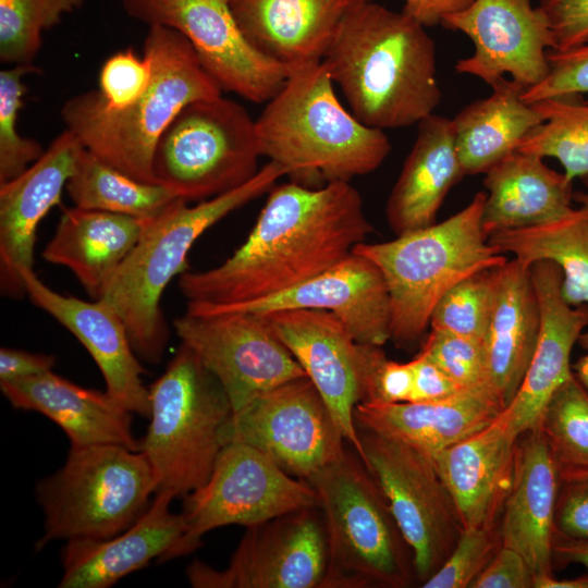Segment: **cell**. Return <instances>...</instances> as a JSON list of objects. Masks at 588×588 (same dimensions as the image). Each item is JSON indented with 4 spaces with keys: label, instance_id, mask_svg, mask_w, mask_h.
<instances>
[{
    "label": "cell",
    "instance_id": "41",
    "mask_svg": "<svg viewBox=\"0 0 588 588\" xmlns=\"http://www.w3.org/2000/svg\"><path fill=\"white\" fill-rule=\"evenodd\" d=\"M419 352L461 388H491L483 341L431 329Z\"/></svg>",
    "mask_w": 588,
    "mask_h": 588
},
{
    "label": "cell",
    "instance_id": "3",
    "mask_svg": "<svg viewBox=\"0 0 588 588\" xmlns=\"http://www.w3.org/2000/svg\"><path fill=\"white\" fill-rule=\"evenodd\" d=\"M256 132L260 156L310 187L371 173L391 151L384 131L364 124L340 102L321 61L291 69L256 119Z\"/></svg>",
    "mask_w": 588,
    "mask_h": 588
},
{
    "label": "cell",
    "instance_id": "45",
    "mask_svg": "<svg viewBox=\"0 0 588 588\" xmlns=\"http://www.w3.org/2000/svg\"><path fill=\"white\" fill-rule=\"evenodd\" d=\"M554 38L555 51L572 49L588 40V0H540Z\"/></svg>",
    "mask_w": 588,
    "mask_h": 588
},
{
    "label": "cell",
    "instance_id": "25",
    "mask_svg": "<svg viewBox=\"0 0 588 588\" xmlns=\"http://www.w3.org/2000/svg\"><path fill=\"white\" fill-rule=\"evenodd\" d=\"M561 478L536 426L518 437L510 492L499 532L502 546L527 561L534 576L552 574L554 518Z\"/></svg>",
    "mask_w": 588,
    "mask_h": 588
},
{
    "label": "cell",
    "instance_id": "19",
    "mask_svg": "<svg viewBox=\"0 0 588 588\" xmlns=\"http://www.w3.org/2000/svg\"><path fill=\"white\" fill-rule=\"evenodd\" d=\"M291 352L332 413L347 444L363 458L354 411L360 402L356 345L343 321L323 309L260 314Z\"/></svg>",
    "mask_w": 588,
    "mask_h": 588
},
{
    "label": "cell",
    "instance_id": "48",
    "mask_svg": "<svg viewBox=\"0 0 588 588\" xmlns=\"http://www.w3.org/2000/svg\"><path fill=\"white\" fill-rule=\"evenodd\" d=\"M411 365L413 370L411 402L440 401L463 390L421 352L411 360Z\"/></svg>",
    "mask_w": 588,
    "mask_h": 588
},
{
    "label": "cell",
    "instance_id": "47",
    "mask_svg": "<svg viewBox=\"0 0 588 588\" xmlns=\"http://www.w3.org/2000/svg\"><path fill=\"white\" fill-rule=\"evenodd\" d=\"M534 573L517 551L502 546L470 588H532Z\"/></svg>",
    "mask_w": 588,
    "mask_h": 588
},
{
    "label": "cell",
    "instance_id": "38",
    "mask_svg": "<svg viewBox=\"0 0 588 588\" xmlns=\"http://www.w3.org/2000/svg\"><path fill=\"white\" fill-rule=\"evenodd\" d=\"M85 0H0V60L28 65L37 57L42 33L79 9Z\"/></svg>",
    "mask_w": 588,
    "mask_h": 588
},
{
    "label": "cell",
    "instance_id": "53",
    "mask_svg": "<svg viewBox=\"0 0 588 588\" xmlns=\"http://www.w3.org/2000/svg\"><path fill=\"white\" fill-rule=\"evenodd\" d=\"M574 375L588 392V354L580 357L574 366Z\"/></svg>",
    "mask_w": 588,
    "mask_h": 588
},
{
    "label": "cell",
    "instance_id": "49",
    "mask_svg": "<svg viewBox=\"0 0 588 588\" xmlns=\"http://www.w3.org/2000/svg\"><path fill=\"white\" fill-rule=\"evenodd\" d=\"M54 363L53 355L1 347L0 382H10L44 373L51 370Z\"/></svg>",
    "mask_w": 588,
    "mask_h": 588
},
{
    "label": "cell",
    "instance_id": "22",
    "mask_svg": "<svg viewBox=\"0 0 588 588\" xmlns=\"http://www.w3.org/2000/svg\"><path fill=\"white\" fill-rule=\"evenodd\" d=\"M518 437L506 407L487 426L432 456L463 529L497 526L513 481Z\"/></svg>",
    "mask_w": 588,
    "mask_h": 588
},
{
    "label": "cell",
    "instance_id": "37",
    "mask_svg": "<svg viewBox=\"0 0 588 588\" xmlns=\"http://www.w3.org/2000/svg\"><path fill=\"white\" fill-rule=\"evenodd\" d=\"M537 427L561 481L588 475V392L574 373L550 397Z\"/></svg>",
    "mask_w": 588,
    "mask_h": 588
},
{
    "label": "cell",
    "instance_id": "13",
    "mask_svg": "<svg viewBox=\"0 0 588 588\" xmlns=\"http://www.w3.org/2000/svg\"><path fill=\"white\" fill-rule=\"evenodd\" d=\"M224 440L250 445L305 480L341 458L347 443L308 377L284 382L233 412Z\"/></svg>",
    "mask_w": 588,
    "mask_h": 588
},
{
    "label": "cell",
    "instance_id": "26",
    "mask_svg": "<svg viewBox=\"0 0 588 588\" xmlns=\"http://www.w3.org/2000/svg\"><path fill=\"white\" fill-rule=\"evenodd\" d=\"M504 406L489 387L433 402L358 403L355 424L432 457L491 422Z\"/></svg>",
    "mask_w": 588,
    "mask_h": 588
},
{
    "label": "cell",
    "instance_id": "21",
    "mask_svg": "<svg viewBox=\"0 0 588 588\" xmlns=\"http://www.w3.org/2000/svg\"><path fill=\"white\" fill-rule=\"evenodd\" d=\"M30 302L65 327L88 351L106 383V392L132 413L150 417L146 372L121 317L101 299L83 301L62 295L34 272L23 274Z\"/></svg>",
    "mask_w": 588,
    "mask_h": 588
},
{
    "label": "cell",
    "instance_id": "31",
    "mask_svg": "<svg viewBox=\"0 0 588 588\" xmlns=\"http://www.w3.org/2000/svg\"><path fill=\"white\" fill-rule=\"evenodd\" d=\"M540 331L530 268L516 259L498 268L495 302L485 338L489 382L507 407L530 364Z\"/></svg>",
    "mask_w": 588,
    "mask_h": 588
},
{
    "label": "cell",
    "instance_id": "18",
    "mask_svg": "<svg viewBox=\"0 0 588 588\" xmlns=\"http://www.w3.org/2000/svg\"><path fill=\"white\" fill-rule=\"evenodd\" d=\"M286 309H323L335 314L360 344L382 346L390 340V297L379 268L366 257H348L281 293L231 305L187 303L186 311L267 314Z\"/></svg>",
    "mask_w": 588,
    "mask_h": 588
},
{
    "label": "cell",
    "instance_id": "23",
    "mask_svg": "<svg viewBox=\"0 0 588 588\" xmlns=\"http://www.w3.org/2000/svg\"><path fill=\"white\" fill-rule=\"evenodd\" d=\"M540 309V331L523 382L507 406L516 432L535 428L553 393L573 376L571 354L588 329V305L571 306L562 296V272L552 261L530 266ZM506 408V407H505Z\"/></svg>",
    "mask_w": 588,
    "mask_h": 588
},
{
    "label": "cell",
    "instance_id": "27",
    "mask_svg": "<svg viewBox=\"0 0 588 588\" xmlns=\"http://www.w3.org/2000/svg\"><path fill=\"white\" fill-rule=\"evenodd\" d=\"M2 394L16 409L42 414L68 436L71 446L119 444L140 451L132 432V412L106 391L79 387L51 370L0 382Z\"/></svg>",
    "mask_w": 588,
    "mask_h": 588
},
{
    "label": "cell",
    "instance_id": "20",
    "mask_svg": "<svg viewBox=\"0 0 588 588\" xmlns=\"http://www.w3.org/2000/svg\"><path fill=\"white\" fill-rule=\"evenodd\" d=\"M69 130L22 174L0 184V287L9 297L26 294L23 274L34 266L37 228L61 199L83 149Z\"/></svg>",
    "mask_w": 588,
    "mask_h": 588
},
{
    "label": "cell",
    "instance_id": "50",
    "mask_svg": "<svg viewBox=\"0 0 588 588\" xmlns=\"http://www.w3.org/2000/svg\"><path fill=\"white\" fill-rule=\"evenodd\" d=\"M403 12L413 20L431 27L441 25L450 14L466 9L474 0H403Z\"/></svg>",
    "mask_w": 588,
    "mask_h": 588
},
{
    "label": "cell",
    "instance_id": "35",
    "mask_svg": "<svg viewBox=\"0 0 588 588\" xmlns=\"http://www.w3.org/2000/svg\"><path fill=\"white\" fill-rule=\"evenodd\" d=\"M75 207L151 220L179 197L157 183L135 180L83 148L65 187Z\"/></svg>",
    "mask_w": 588,
    "mask_h": 588
},
{
    "label": "cell",
    "instance_id": "39",
    "mask_svg": "<svg viewBox=\"0 0 588 588\" xmlns=\"http://www.w3.org/2000/svg\"><path fill=\"white\" fill-rule=\"evenodd\" d=\"M498 268L477 272L448 291L432 311L430 328L485 341L497 296Z\"/></svg>",
    "mask_w": 588,
    "mask_h": 588
},
{
    "label": "cell",
    "instance_id": "24",
    "mask_svg": "<svg viewBox=\"0 0 588 588\" xmlns=\"http://www.w3.org/2000/svg\"><path fill=\"white\" fill-rule=\"evenodd\" d=\"M174 498L168 491H157L144 514L111 538L68 540L58 587L109 588L154 559L168 561L186 532L182 514L171 512Z\"/></svg>",
    "mask_w": 588,
    "mask_h": 588
},
{
    "label": "cell",
    "instance_id": "29",
    "mask_svg": "<svg viewBox=\"0 0 588 588\" xmlns=\"http://www.w3.org/2000/svg\"><path fill=\"white\" fill-rule=\"evenodd\" d=\"M464 175L452 119L436 113L422 119L387 201L391 230L399 236L433 224L448 193Z\"/></svg>",
    "mask_w": 588,
    "mask_h": 588
},
{
    "label": "cell",
    "instance_id": "2",
    "mask_svg": "<svg viewBox=\"0 0 588 588\" xmlns=\"http://www.w3.org/2000/svg\"><path fill=\"white\" fill-rule=\"evenodd\" d=\"M426 28L371 0L344 16L321 62L360 122L384 131L434 113L441 89Z\"/></svg>",
    "mask_w": 588,
    "mask_h": 588
},
{
    "label": "cell",
    "instance_id": "43",
    "mask_svg": "<svg viewBox=\"0 0 588 588\" xmlns=\"http://www.w3.org/2000/svg\"><path fill=\"white\" fill-rule=\"evenodd\" d=\"M151 64L132 49L110 56L99 74V93L106 106L120 110L138 99L151 79Z\"/></svg>",
    "mask_w": 588,
    "mask_h": 588
},
{
    "label": "cell",
    "instance_id": "7",
    "mask_svg": "<svg viewBox=\"0 0 588 588\" xmlns=\"http://www.w3.org/2000/svg\"><path fill=\"white\" fill-rule=\"evenodd\" d=\"M306 480L317 493L326 529L322 588H407L417 583L413 551L355 451L346 450Z\"/></svg>",
    "mask_w": 588,
    "mask_h": 588
},
{
    "label": "cell",
    "instance_id": "5",
    "mask_svg": "<svg viewBox=\"0 0 588 588\" xmlns=\"http://www.w3.org/2000/svg\"><path fill=\"white\" fill-rule=\"evenodd\" d=\"M285 175L282 166L268 161L242 186L195 206L177 198L147 222L138 243L99 298L123 320L139 359L158 364L163 356L169 329L160 299L169 282L187 271L193 244L210 226L268 193Z\"/></svg>",
    "mask_w": 588,
    "mask_h": 588
},
{
    "label": "cell",
    "instance_id": "46",
    "mask_svg": "<svg viewBox=\"0 0 588 588\" xmlns=\"http://www.w3.org/2000/svg\"><path fill=\"white\" fill-rule=\"evenodd\" d=\"M554 534L588 540V475L560 483Z\"/></svg>",
    "mask_w": 588,
    "mask_h": 588
},
{
    "label": "cell",
    "instance_id": "17",
    "mask_svg": "<svg viewBox=\"0 0 588 588\" xmlns=\"http://www.w3.org/2000/svg\"><path fill=\"white\" fill-rule=\"evenodd\" d=\"M441 25L465 34L474 45V52L455 64L460 74L490 87L509 75L525 89L548 74L554 38L547 17L531 0H474L445 16Z\"/></svg>",
    "mask_w": 588,
    "mask_h": 588
},
{
    "label": "cell",
    "instance_id": "42",
    "mask_svg": "<svg viewBox=\"0 0 588 588\" xmlns=\"http://www.w3.org/2000/svg\"><path fill=\"white\" fill-rule=\"evenodd\" d=\"M501 544L498 526L463 529L448 559L421 587H470Z\"/></svg>",
    "mask_w": 588,
    "mask_h": 588
},
{
    "label": "cell",
    "instance_id": "32",
    "mask_svg": "<svg viewBox=\"0 0 588 588\" xmlns=\"http://www.w3.org/2000/svg\"><path fill=\"white\" fill-rule=\"evenodd\" d=\"M149 220L78 207L65 209L46 245V261L68 268L99 299Z\"/></svg>",
    "mask_w": 588,
    "mask_h": 588
},
{
    "label": "cell",
    "instance_id": "36",
    "mask_svg": "<svg viewBox=\"0 0 588 588\" xmlns=\"http://www.w3.org/2000/svg\"><path fill=\"white\" fill-rule=\"evenodd\" d=\"M543 121L530 131L516 150L540 158H555L564 174L588 176V101L581 97H558L534 102Z\"/></svg>",
    "mask_w": 588,
    "mask_h": 588
},
{
    "label": "cell",
    "instance_id": "44",
    "mask_svg": "<svg viewBox=\"0 0 588 588\" xmlns=\"http://www.w3.org/2000/svg\"><path fill=\"white\" fill-rule=\"evenodd\" d=\"M548 61L547 76L523 91V99L527 103L548 98L588 95V40L572 49L550 50Z\"/></svg>",
    "mask_w": 588,
    "mask_h": 588
},
{
    "label": "cell",
    "instance_id": "54",
    "mask_svg": "<svg viewBox=\"0 0 588 588\" xmlns=\"http://www.w3.org/2000/svg\"><path fill=\"white\" fill-rule=\"evenodd\" d=\"M583 181L585 182L586 186L588 187V176L584 177Z\"/></svg>",
    "mask_w": 588,
    "mask_h": 588
},
{
    "label": "cell",
    "instance_id": "34",
    "mask_svg": "<svg viewBox=\"0 0 588 588\" xmlns=\"http://www.w3.org/2000/svg\"><path fill=\"white\" fill-rule=\"evenodd\" d=\"M574 199L577 206L555 220L499 231L488 242L529 268L541 260L554 262L562 272V296L576 307L588 305V193L575 194ZM578 341L588 350V329Z\"/></svg>",
    "mask_w": 588,
    "mask_h": 588
},
{
    "label": "cell",
    "instance_id": "14",
    "mask_svg": "<svg viewBox=\"0 0 588 588\" xmlns=\"http://www.w3.org/2000/svg\"><path fill=\"white\" fill-rule=\"evenodd\" d=\"M122 7L138 22L181 33L222 91L264 103L280 90L291 72L253 47L228 0H122Z\"/></svg>",
    "mask_w": 588,
    "mask_h": 588
},
{
    "label": "cell",
    "instance_id": "8",
    "mask_svg": "<svg viewBox=\"0 0 588 588\" xmlns=\"http://www.w3.org/2000/svg\"><path fill=\"white\" fill-rule=\"evenodd\" d=\"M148 390L150 422L140 451L157 491L184 498L209 478L225 445L232 405L220 381L184 343Z\"/></svg>",
    "mask_w": 588,
    "mask_h": 588
},
{
    "label": "cell",
    "instance_id": "11",
    "mask_svg": "<svg viewBox=\"0 0 588 588\" xmlns=\"http://www.w3.org/2000/svg\"><path fill=\"white\" fill-rule=\"evenodd\" d=\"M315 506L318 497L307 480L285 473L250 445L228 443L207 481L184 497L181 514L186 532L168 560L197 550L203 536L212 529L247 527Z\"/></svg>",
    "mask_w": 588,
    "mask_h": 588
},
{
    "label": "cell",
    "instance_id": "1",
    "mask_svg": "<svg viewBox=\"0 0 588 588\" xmlns=\"http://www.w3.org/2000/svg\"><path fill=\"white\" fill-rule=\"evenodd\" d=\"M372 231L350 182L274 185L243 245L220 266L185 271L179 287L187 303L206 305L268 297L339 264Z\"/></svg>",
    "mask_w": 588,
    "mask_h": 588
},
{
    "label": "cell",
    "instance_id": "6",
    "mask_svg": "<svg viewBox=\"0 0 588 588\" xmlns=\"http://www.w3.org/2000/svg\"><path fill=\"white\" fill-rule=\"evenodd\" d=\"M486 193L442 222L388 242L359 243L353 253L381 271L390 297V340L411 348L424 336L432 311L462 280L503 266L506 255L488 242L481 225Z\"/></svg>",
    "mask_w": 588,
    "mask_h": 588
},
{
    "label": "cell",
    "instance_id": "30",
    "mask_svg": "<svg viewBox=\"0 0 588 588\" xmlns=\"http://www.w3.org/2000/svg\"><path fill=\"white\" fill-rule=\"evenodd\" d=\"M481 225L492 233L555 220L573 208V181L543 158L514 150L485 173Z\"/></svg>",
    "mask_w": 588,
    "mask_h": 588
},
{
    "label": "cell",
    "instance_id": "10",
    "mask_svg": "<svg viewBox=\"0 0 588 588\" xmlns=\"http://www.w3.org/2000/svg\"><path fill=\"white\" fill-rule=\"evenodd\" d=\"M260 157L256 120L221 95L179 112L156 146L152 172L179 198L201 201L248 182Z\"/></svg>",
    "mask_w": 588,
    "mask_h": 588
},
{
    "label": "cell",
    "instance_id": "52",
    "mask_svg": "<svg viewBox=\"0 0 588 588\" xmlns=\"http://www.w3.org/2000/svg\"><path fill=\"white\" fill-rule=\"evenodd\" d=\"M532 588H588V571L575 578L556 579L552 574L534 576Z\"/></svg>",
    "mask_w": 588,
    "mask_h": 588
},
{
    "label": "cell",
    "instance_id": "51",
    "mask_svg": "<svg viewBox=\"0 0 588 588\" xmlns=\"http://www.w3.org/2000/svg\"><path fill=\"white\" fill-rule=\"evenodd\" d=\"M552 556L560 565L580 564L588 571V540L572 539L554 534Z\"/></svg>",
    "mask_w": 588,
    "mask_h": 588
},
{
    "label": "cell",
    "instance_id": "9",
    "mask_svg": "<svg viewBox=\"0 0 588 588\" xmlns=\"http://www.w3.org/2000/svg\"><path fill=\"white\" fill-rule=\"evenodd\" d=\"M44 515L39 552L54 540L108 539L133 525L157 492L142 451L119 444L73 448L64 465L36 486Z\"/></svg>",
    "mask_w": 588,
    "mask_h": 588
},
{
    "label": "cell",
    "instance_id": "16",
    "mask_svg": "<svg viewBox=\"0 0 588 588\" xmlns=\"http://www.w3.org/2000/svg\"><path fill=\"white\" fill-rule=\"evenodd\" d=\"M173 327L220 381L233 412L284 382L307 377L260 314L185 311Z\"/></svg>",
    "mask_w": 588,
    "mask_h": 588
},
{
    "label": "cell",
    "instance_id": "12",
    "mask_svg": "<svg viewBox=\"0 0 588 588\" xmlns=\"http://www.w3.org/2000/svg\"><path fill=\"white\" fill-rule=\"evenodd\" d=\"M365 466L387 498L411 547L420 586L444 563L462 530L432 457L400 441L358 429Z\"/></svg>",
    "mask_w": 588,
    "mask_h": 588
},
{
    "label": "cell",
    "instance_id": "40",
    "mask_svg": "<svg viewBox=\"0 0 588 588\" xmlns=\"http://www.w3.org/2000/svg\"><path fill=\"white\" fill-rule=\"evenodd\" d=\"M39 72L34 64L14 65L0 72V184L22 174L45 152L37 140L21 136L16 130L26 93L23 77Z\"/></svg>",
    "mask_w": 588,
    "mask_h": 588
},
{
    "label": "cell",
    "instance_id": "4",
    "mask_svg": "<svg viewBox=\"0 0 588 588\" xmlns=\"http://www.w3.org/2000/svg\"><path fill=\"white\" fill-rule=\"evenodd\" d=\"M148 27L143 54L152 74L144 94L115 110L106 106L99 90H89L66 100L61 118L85 149L135 180L156 183L152 158L161 135L185 106L222 90L181 33Z\"/></svg>",
    "mask_w": 588,
    "mask_h": 588
},
{
    "label": "cell",
    "instance_id": "28",
    "mask_svg": "<svg viewBox=\"0 0 588 588\" xmlns=\"http://www.w3.org/2000/svg\"><path fill=\"white\" fill-rule=\"evenodd\" d=\"M247 40L292 69L322 60L344 16L364 0H228Z\"/></svg>",
    "mask_w": 588,
    "mask_h": 588
},
{
    "label": "cell",
    "instance_id": "33",
    "mask_svg": "<svg viewBox=\"0 0 588 588\" xmlns=\"http://www.w3.org/2000/svg\"><path fill=\"white\" fill-rule=\"evenodd\" d=\"M491 89L489 96L468 103L452 119L465 175L488 171L543 121L536 106L523 99L520 84L504 77Z\"/></svg>",
    "mask_w": 588,
    "mask_h": 588
},
{
    "label": "cell",
    "instance_id": "15",
    "mask_svg": "<svg viewBox=\"0 0 588 588\" xmlns=\"http://www.w3.org/2000/svg\"><path fill=\"white\" fill-rule=\"evenodd\" d=\"M327 565L323 517L315 506L247 526L225 568L195 560L186 576L195 588H322Z\"/></svg>",
    "mask_w": 588,
    "mask_h": 588
}]
</instances>
